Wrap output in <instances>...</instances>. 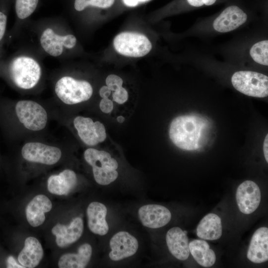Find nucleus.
<instances>
[{"instance_id": "1", "label": "nucleus", "mask_w": 268, "mask_h": 268, "mask_svg": "<svg viewBox=\"0 0 268 268\" xmlns=\"http://www.w3.org/2000/svg\"><path fill=\"white\" fill-rule=\"evenodd\" d=\"M42 72L40 59L28 50H19L0 60V75L21 89L34 88L40 81Z\"/></svg>"}, {"instance_id": "2", "label": "nucleus", "mask_w": 268, "mask_h": 268, "mask_svg": "<svg viewBox=\"0 0 268 268\" xmlns=\"http://www.w3.org/2000/svg\"><path fill=\"white\" fill-rule=\"evenodd\" d=\"M34 28L40 52L63 59L77 45L76 37L67 31L61 18H50L39 21Z\"/></svg>"}, {"instance_id": "3", "label": "nucleus", "mask_w": 268, "mask_h": 268, "mask_svg": "<svg viewBox=\"0 0 268 268\" xmlns=\"http://www.w3.org/2000/svg\"><path fill=\"white\" fill-rule=\"evenodd\" d=\"M209 123L199 115L177 117L170 126L169 136L178 147L185 150L199 149L205 143Z\"/></svg>"}, {"instance_id": "4", "label": "nucleus", "mask_w": 268, "mask_h": 268, "mask_svg": "<svg viewBox=\"0 0 268 268\" xmlns=\"http://www.w3.org/2000/svg\"><path fill=\"white\" fill-rule=\"evenodd\" d=\"M85 161L92 167L95 181L101 185H108L118 177V164L107 152L90 148L84 153Z\"/></svg>"}, {"instance_id": "5", "label": "nucleus", "mask_w": 268, "mask_h": 268, "mask_svg": "<svg viewBox=\"0 0 268 268\" xmlns=\"http://www.w3.org/2000/svg\"><path fill=\"white\" fill-rule=\"evenodd\" d=\"M54 90L58 98L68 105L86 101L93 94L92 86L88 81L67 75L61 76L57 80Z\"/></svg>"}, {"instance_id": "6", "label": "nucleus", "mask_w": 268, "mask_h": 268, "mask_svg": "<svg viewBox=\"0 0 268 268\" xmlns=\"http://www.w3.org/2000/svg\"><path fill=\"white\" fill-rule=\"evenodd\" d=\"M233 87L241 93L252 97L263 98L268 95V77L255 71L241 70L231 77Z\"/></svg>"}, {"instance_id": "7", "label": "nucleus", "mask_w": 268, "mask_h": 268, "mask_svg": "<svg viewBox=\"0 0 268 268\" xmlns=\"http://www.w3.org/2000/svg\"><path fill=\"white\" fill-rule=\"evenodd\" d=\"M113 45L120 54L131 57H140L147 54L152 45L144 35L131 32H124L114 38Z\"/></svg>"}, {"instance_id": "8", "label": "nucleus", "mask_w": 268, "mask_h": 268, "mask_svg": "<svg viewBox=\"0 0 268 268\" xmlns=\"http://www.w3.org/2000/svg\"><path fill=\"white\" fill-rule=\"evenodd\" d=\"M15 111L19 121L28 130L38 131L46 127L47 113L37 102L28 100L18 101L15 104Z\"/></svg>"}, {"instance_id": "9", "label": "nucleus", "mask_w": 268, "mask_h": 268, "mask_svg": "<svg viewBox=\"0 0 268 268\" xmlns=\"http://www.w3.org/2000/svg\"><path fill=\"white\" fill-rule=\"evenodd\" d=\"M21 154L28 161L49 165L59 161L62 151L57 147L38 142H29L22 147Z\"/></svg>"}, {"instance_id": "10", "label": "nucleus", "mask_w": 268, "mask_h": 268, "mask_svg": "<svg viewBox=\"0 0 268 268\" xmlns=\"http://www.w3.org/2000/svg\"><path fill=\"white\" fill-rule=\"evenodd\" d=\"M15 13V21L10 31L7 33L5 43L9 44L18 36L31 15L36 10L39 0H12Z\"/></svg>"}, {"instance_id": "11", "label": "nucleus", "mask_w": 268, "mask_h": 268, "mask_svg": "<svg viewBox=\"0 0 268 268\" xmlns=\"http://www.w3.org/2000/svg\"><path fill=\"white\" fill-rule=\"evenodd\" d=\"M109 253L110 259L114 261H119L134 255L138 248L137 239L126 231H120L115 234L110 239Z\"/></svg>"}, {"instance_id": "12", "label": "nucleus", "mask_w": 268, "mask_h": 268, "mask_svg": "<svg viewBox=\"0 0 268 268\" xmlns=\"http://www.w3.org/2000/svg\"><path fill=\"white\" fill-rule=\"evenodd\" d=\"M236 198L240 211L249 214L256 210L260 204L261 200V191L254 182L247 180L237 188Z\"/></svg>"}, {"instance_id": "13", "label": "nucleus", "mask_w": 268, "mask_h": 268, "mask_svg": "<svg viewBox=\"0 0 268 268\" xmlns=\"http://www.w3.org/2000/svg\"><path fill=\"white\" fill-rule=\"evenodd\" d=\"M138 216L144 226L152 229L165 226L171 219V213L167 208L154 204L141 206L138 210Z\"/></svg>"}, {"instance_id": "14", "label": "nucleus", "mask_w": 268, "mask_h": 268, "mask_svg": "<svg viewBox=\"0 0 268 268\" xmlns=\"http://www.w3.org/2000/svg\"><path fill=\"white\" fill-rule=\"evenodd\" d=\"M83 221L77 217L72 220L68 225L58 223L54 226L52 232L56 236L57 245L61 248L68 246L77 241L83 231Z\"/></svg>"}, {"instance_id": "15", "label": "nucleus", "mask_w": 268, "mask_h": 268, "mask_svg": "<svg viewBox=\"0 0 268 268\" xmlns=\"http://www.w3.org/2000/svg\"><path fill=\"white\" fill-rule=\"evenodd\" d=\"M247 15L236 5H231L223 10L214 20L213 27L216 31L225 33L238 28L245 23Z\"/></svg>"}, {"instance_id": "16", "label": "nucleus", "mask_w": 268, "mask_h": 268, "mask_svg": "<svg viewBox=\"0 0 268 268\" xmlns=\"http://www.w3.org/2000/svg\"><path fill=\"white\" fill-rule=\"evenodd\" d=\"M166 241L170 252L176 259L185 261L188 258L189 243L186 231L180 227H174L167 232Z\"/></svg>"}, {"instance_id": "17", "label": "nucleus", "mask_w": 268, "mask_h": 268, "mask_svg": "<svg viewBox=\"0 0 268 268\" xmlns=\"http://www.w3.org/2000/svg\"><path fill=\"white\" fill-rule=\"evenodd\" d=\"M254 263H262L268 260V228L262 227L254 233L247 254Z\"/></svg>"}, {"instance_id": "18", "label": "nucleus", "mask_w": 268, "mask_h": 268, "mask_svg": "<svg viewBox=\"0 0 268 268\" xmlns=\"http://www.w3.org/2000/svg\"><path fill=\"white\" fill-rule=\"evenodd\" d=\"M52 203L49 199L44 195H38L32 199L25 208L26 219L33 227L42 225L45 220V213L50 211Z\"/></svg>"}, {"instance_id": "19", "label": "nucleus", "mask_w": 268, "mask_h": 268, "mask_svg": "<svg viewBox=\"0 0 268 268\" xmlns=\"http://www.w3.org/2000/svg\"><path fill=\"white\" fill-rule=\"evenodd\" d=\"M107 213L106 206L103 203L91 202L86 209L88 226L93 233L101 236L107 234L109 226L106 220Z\"/></svg>"}, {"instance_id": "20", "label": "nucleus", "mask_w": 268, "mask_h": 268, "mask_svg": "<svg viewBox=\"0 0 268 268\" xmlns=\"http://www.w3.org/2000/svg\"><path fill=\"white\" fill-rule=\"evenodd\" d=\"M77 177L75 172L70 169H66L58 175H51L47 182L48 191L52 194L67 195L75 187Z\"/></svg>"}, {"instance_id": "21", "label": "nucleus", "mask_w": 268, "mask_h": 268, "mask_svg": "<svg viewBox=\"0 0 268 268\" xmlns=\"http://www.w3.org/2000/svg\"><path fill=\"white\" fill-rule=\"evenodd\" d=\"M44 255L40 242L34 237H27L24 246L18 256V261L24 268H33L37 266Z\"/></svg>"}, {"instance_id": "22", "label": "nucleus", "mask_w": 268, "mask_h": 268, "mask_svg": "<svg viewBox=\"0 0 268 268\" xmlns=\"http://www.w3.org/2000/svg\"><path fill=\"white\" fill-rule=\"evenodd\" d=\"M92 249L88 243L81 245L76 253H67L62 255L58 262L60 268H84L91 257Z\"/></svg>"}, {"instance_id": "23", "label": "nucleus", "mask_w": 268, "mask_h": 268, "mask_svg": "<svg viewBox=\"0 0 268 268\" xmlns=\"http://www.w3.org/2000/svg\"><path fill=\"white\" fill-rule=\"evenodd\" d=\"M222 232L220 218L214 213H208L200 221L197 228V236L202 239L214 240L219 239Z\"/></svg>"}, {"instance_id": "24", "label": "nucleus", "mask_w": 268, "mask_h": 268, "mask_svg": "<svg viewBox=\"0 0 268 268\" xmlns=\"http://www.w3.org/2000/svg\"><path fill=\"white\" fill-rule=\"evenodd\" d=\"M190 253L196 261L204 267H210L216 261L214 252L208 244L202 240L195 239L189 243Z\"/></svg>"}, {"instance_id": "25", "label": "nucleus", "mask_w": 268, "mask_h": 268, "mask_svg": "<svg viewBox=\"0 0 268 268\" xmlns=\"http://www.w3.org/2000/svg\"><path fill=\"white\" fill-rule=\"evenodd\" d=\"M73 124L78 135L83 142L88 145H95L99 142L95 129V122L90 118L77 116Z\"/></svg>"}, {"instance_id": "26", "label": "nucleus", "mask_w": 268, "mask_h": 268, "mask_svg": "<svg viewBox=\"0 0 268 268\" xmlns=\"http://www.w3.org/2000/svg\"><path fill=\"white\" fill-rule=\"evenodd\" d=\"M12 6V0H0V60L5 56L7 19Z\"/></svg>"}, {"instance_id": "27", "label": "nucleus", "mask_w": 268, "mask_h": 268, "mask_svg": "<svg viewBox=\"0 0 268 268\" xmlns=\"http://www.w3.org/2000/svg\"><path fill=\"white\" fill-rule=\"evenodd\" d=\"M115 0H73V7L78 12H82L88 8H107L111 7Z\"/></svg>"}, {"instance_id": "28", "label": "nucleus", "mask_w": 268, "mask_h": 268, "mask_svg": "<svg viewBox=\"0 0 268 268\" xmlns=\"http://www.w3.org/2000/svg\"><path fill=\"white\" fill-rule=\"evenodd\" d=\"M268 41L263 40L252 46L250 54L252 59L257 63L264 66L268 65Z\"/></svg>"}, {"instance_id": "29", "label": "nucleus", "mask_w": 268, "mask_h": 268, "mask_svg": "<svg viewBox=\"0 0 268 268\" xmlns=\"http://www.w3.org/2000/svg\"><path fill=\"white\" fill-rule=\"evenodd\" d=\"M106 83L111 90L115 91L122 87L123 80L118 75L110 74L107 77Z\"/></svg>"}, {"instance_id": "30", "label": "nucleus", "mask_w": 268, "mask_h": 268, "mask_svg": "<svg viewBox=\"0 0 268 268\" xmlns=\"http://www.w3.org/2000/svg\"><path fill=\"white\" fill-rule=\"evenodd\" d=\"M128 98V93L126 89L121 87L113 93V100L118 104H123Z\"/></svg>"}, {"instance_id": "31", "label": "nucleus", "mask_w": 268, "mask_h": 268, "mask_svg": "<svg viewBox=\"0 0 268 268\" xmlns=\"http://www.w3.org/2000/svg\"><path fill=\"white\" fill-rule=\"evenodd\" d=\"M97 137L99 142H103L106 138L105 128L103 124L100 122H95Z\"/></svg>"}, {"instance_id": "32", "label": "nucleus", "mask_w": 268, "mask_h": 268, "mask_svg": "<svg viewBox=\"0 0 268 268\" xmlns=\"http://www.w3.org/2000/svg\"><path fill=\"white\" fill-rule=\"evenodd\" d=\"M101 110L104 113H109L113 108V102L108 98H102L99 104Z\"/></svg>"}, {"instance_id": "33", "label": "nucleus", "mask_w": 268, "mask_h": 268, "mask_svg": "<svg viewBox=\"0 0 268 268\" xmlns=\"http://www.w3.org/2000/svg\"><path fill=\"white\" fill-rule=\"evenodd\" d=\"M216 0H187L188 2L192 6L200 7L203 5H211L215 3Z\"/></svg>"}, {"instance_id": "34", "label": "nucleus", "mask_w": 268, "mask_h": 268, "mask_svg": "<svg viewBox=\"0 0 268 268\" xmlns=\"http://www.w3.org/2000/svg\"><path fill=\"white\" fill-rule=\"evenodd\" d=\"M6 267L8 268H24L21 265L17 264L12 256H9L7 259Z\"/></svg>"}, {"instance_id": "35", "label": "nucleus", "mask_w": 268, "mask_h": 268, "mask_svg": "<svg viewBox=\"0 0 268 268\" xmlns=\"http://www.w3.org/2000/svg\"><path fill=\"white\" fill-rule=\"evenodd\" d=\"M149 0H123L124 4L129 7H134Z\"/></svg>"}, {"instance_id": "36", "label": "nucleus", "mask_w": 268, "mask_h": 268, "mask_svg": "<svg viewBox=\"0 0 268 268\" xmlns=\"http://www.w3.org/2000/svg\"><path fill=\"white\" fill-rule=\"evenodd\" d=\"M111 92V90L107 86H103L99 90V95L102 98H108Z\"/></svg>"}, {"instance_id": "37", "label": "nucleus", "mask_w": 268, "mask_h": 268, "mask_svg": "<svg viewBox=\"0 0 268 268\" xmlns=\"http://www.w3.org/2000/svg\"><path fill=\"white\" fill-rule=\"evenodd\" d=\"M268 134H267L263 144V151L264 153V156L266 159V160L267 162H268Z\"/></svg>"}, {"instance_id": "38", "label": "nucleus", "mask_w": 268, "mask_h": 268, "mask_svg": "<svg viewBox=\"0 0 268 268\" xmlns=\"http://www.w3.org/2000/svg\"><path fill=\"white\" fill-rule=\"evenodd\" d=\"M117 120L119 123H122L125 121V118L122 116H120L117 118Z\"/></svg>"}]
</instances>
